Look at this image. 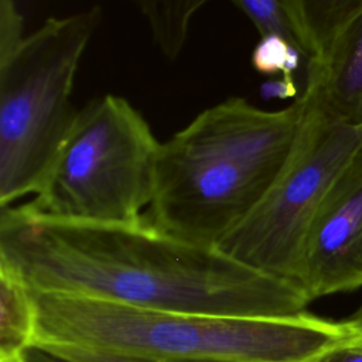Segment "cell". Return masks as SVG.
<instances>
[{"label":"cell","mask_w":362,"mask_h":362,"mask_svg":"<svg viewBox=\"0 0 362 362\" xmlns=\"http://www.w3.org/2000/svg\"><path fill=\"white\" fill-rule=\"evenodd\" d=\"M28 362H64V361H59L37 348H33L28 352Z\"/></svg>","instance_id":"obj_19"},{"label":"cell","mask_w":362,"mask_h":362,"mask_svg":"<svg viewBox=\"0 0 362 362\" xmlns=\"http://www.w3.org/2000/svg\"><path fill=\"white\" fill-rule=\"evenodd\" d=\"M249 21L260 37L280 35L293 42L300 51V44L281 0H230ZM303 52V51H301ZM304 55V54H303Z\"/></svg>","instance_id":"obj_12"},{"label":"cell","mask_w":362,"mask_h":362,"mask_svg":"<svg viewBox=\"0 0 362 362\" xmlns=\"http://www.w3.org/2000/svg\"><path fill=\"white\" fill-rule=\"evenodd\" d=\"M303 52L288 40L280 35L260 37L252 52L255 69L264 75H288L293 76L300 65Z\"/></svg>","instance_id":"obj_13"},{"label":"cell","mask_w":362,"mask_h":362,"mask_svg":"<svg viewBox=\"0 0 362 362\" xmlns=\"http://www.w3.org/2000/svg\"><path fill=\"white\" fill-rule=\"evenodd\" d=\"M348 329L351 331L349 344L358 348H362V304L349 315V318L344 320Z\"/></svg>","instance_id":"obj_18"},{"label":"cell","mask_w":362,"mask_h":362,"mask_svg":"<svg viewBox=\"0 0 362 362\" xmlns=\"http://www.w3.org/2000/svg\"><path fill=\"white\" fill-rule=\"evenodd\" d=\"M37 337V304L21 277L0 262V362H28Z\"/></svg>","instance_id":"obj_10"},{"label":"cell","mask_w":362,"mask_h":362,"mask_svg":"<svg viewBox=\"0 0 362 362\" xmlns=\"http://www.w3.org/2000/svg\"><path fill=\"white\" fill-rule=\"evenodd\" d=\"M298 286L310 303L362 287V148L311 225Z\"/></svg>","instance_id":"obj_7"},{"label":"cell","mask_w":362,"mask_h":362,"mask_svg":"<svg viewBox=\"0 0 362 362\" xmlns=\"http://www.w3.org/2000/svg\"><path fill=\"white\" fill-rule=\"evenodd\" d=\"M100 20L98 6L51 17L0 57V208L38 191L68 136L74 79Z\"/></svg>","instance_id":"obj_4"},{"label":"cell","mask_w":362,"mask_h":362,"mask_svg":"<svg viewBox=\"0 0 362 362\" xmlns=\"http://www.w3.org/2000/svg\"><path fill=\"white\" fill-rule=\"evenodd\" d=\"M304 58L325 57L341 31L362 13V0H281Z\"/></svg>","instance_id":"obj_9"},{"label":"cell","mask_w":362,"mask_h":362,"mask_svg":"<svg viewBox=\"0 0 362 362\" xmlns=\"http://www.w3.org/2000/svg\"><path fill=\"white\" fill-rule=\"evenodd\" d=\"M314 362H362V348L345 344L329 349Z\"/></svg>","instance_id":"obj_17"},{"label":"cell","mask_w":362,"mask_h":362,"mask_svg":"<svg viewBox=\"0 0 362 362\" xmlns=\"http://www.w3.org/2000/svg\"><path fill=\"white\" fill-rule=\"evenodd\" d=\"M0 262L33 293L130 307L233 317H290L310 300L293 281L178 239L147 218L90 222L55 218L27 202L0 211Z\"/></svg>","instance_id":"obj_1"},{"label":"cell","mask_w":362,"mask_h":362,"mask_svg":"<svg viewBox=\"0 0 362 362\" xmlns=\"http://www.w3.org/2000/svg\"><path fill=\"white\" fill-rule=\"evenodd\" d=\"M303 92L328 117L362 124V13L341 31L324 58L307 62Z\"/></svg>","instance_id":"obj_8"},{"label":"cell","mask_w":362,"mask_h":362,"mask_svg":"<svg viewBox=\"0 0 362 362\" xmlns=\"http://www.w3.org/2000/svg\"><path fill=\"white\" fill-rule=\"evenodd\" d=\"M260 96L264 100H274V99H297L298 96V88L296 85V81L293 76L281 75V78L277 79H269L262 83Z\"/></svg>","instance_id":"obj_16"},{"label":"cell","mask_w":362,"mask_h":362,"mask_svg":"<svg viewBox=\"0 0 362 362\" xmlns=\"http://www.w3.org/2000/svg\"><path fill=\"white\" fill-rule=\"evenodd\" d=\"M24 37L23 16L14 0H0V57L10 54Z\"/></svg>","instance_id":"obj_15"},{"label":"cell","mask_w":362,"mask_h":362,"mask_svg":"<svg viewBox=\"0 0 362 362\" xmlns=\"http://www.w3.org/2000/svg\"><path fill=\"white\" fill-rule=\"evenodd\" d=\"M303 95L307 113L288 163L260 204L216 246L247 267L297 284L311 225L362 148V124L337 122Z\"/></svg>","instance_id":"obj_6"},{"label":"cell","mask_w":362,"mask_h":362,"mask_svg":"<svg viewBox=\"0 0 362 362\" xmlns=\"http://www.w3.org/2000/svg\"><path fill=\"white\" fill-rule=\"evenodd\" d=\"M307 113L301 93L279 110L225 99L160 143L153 225L216 247L264 198L298 141Z\"/></svg>","instance_id":"obj_2"},{"label":"cell","mask_w":362,"mask_h":362,"mask_svg":"<svg viewBox=\"0 0 362 362\" xmlns=\"http://www.w3.org/2000/svg\"><path fill=\"white\" fill-rule=\"evenodd\" d=\"M33 294L37 304L34 346L68 345L146 361L314 362L351 341L345 321L307 311L290 317L208 315Z\"/></svg>","instance_id":"obj_3"},{"label":"cell","mask_w":362,"mask_h":362,"mask_svg":"<svg viewBox=\"0 0 362 362\" xmlns=\"http://www.w3.org/2000/svg\"><path fill=\"white\" fill-rule=\"evenodd\" d=\"M59 361L64 362H243V361H228V359H188V361H146L127 358L85 348L68 346V345H38L34 346Z\"/></svg>","instance_id":"obj_14"},{"label":"cell","mask_w":362,"mask_h":362,"mask_svg":"<svg viewBox=\"0 0 362 362\" xmlns=\"http://www.w3.org/2000/svg\"><path fill=\"white\" fill-rule=\"evenodd\" d=\"M160 143L129 100L116 95L98 98L78 110L27 204L64 219L139 221L153 199Z\"/></svg>","instance_id":"obj_5"},{"label":"cell","mask_w":362,"mask_h":362,"mask_svg":"<svg viewBox=\"0 0 362 362\" xmlns=\"http://www.w3.org/2000/svg\"><path fill=\"white\" fill-rule=\"evenodd\" d=\"M157 49L170 61L180 57L195 14L211 0H133Z\"/></svg>","instance_id":"obj_11"}]
</instances>
